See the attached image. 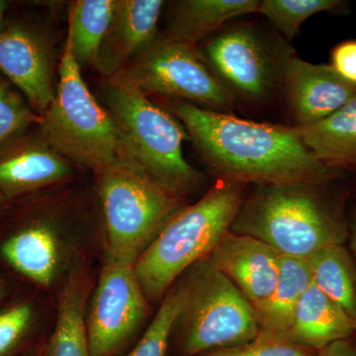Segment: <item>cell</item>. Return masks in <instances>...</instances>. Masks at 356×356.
<instances>
[{"label": "cell", "instance_id": "26", "mask_svg": "<svg viewBox=\"0 0 356 356\" xmlns=\"http://www.w3.org/2000/svg\"><path fill=\"white\" fill-rule=\"evenodd\" d=\"M179 306L180 298L177 288H170L144 336L126 356H165Z\"/></svg>", "mask_w": 356, "mask_h": 356}, {"label": "cell", "instance_id": "27", "mask_svg": "<svg viewBox=\"0 0 356 356\" xmlns=\"http://www.w3.org/2000/svg\"><path fill=\"white\" fill-rule=\"evenodd\" d=\"M314 351L292 343L284 337L259 332L250 343L206 351L203 356H312Z\"/></svg>", "mask_w": 356, "mask_h": 356}, {"label": "cell", "instance_id": "33", "mask_svg": "<svg viewBox=\"0 0 356 356\" xmlns=\"http://www.w3.org/2000/svg\"><path fill=\"white\" fill-rule=\"evenodd\" d=\"M7 202V199L2 195L1 192H0V212L1 210L6 207V204Z\"/></svg>", "mask_w": 356, "mask_h": 356}, {"label": "cell", "instance_id": "29", "mask_svg": "<svg viewBox=\"0 0 356 356\" xmlns=\"http://www.w3.org/2000/svg\"><path fill=\"white\" fill-rule=\"evenodd\" d=\"M331 67L339 76L356 86V40H346L332 48Z\"/></svg>", "mask_w": 356, "mask_h": 356}, {"label": "cell", "instance_id": "22", "mask_svg": "<svg viewBox=\"0 0 356 356\" xmlns=\"http://www.w3.org/2000/svg\"><path fill=\"white\" fill-rule=\"evenodd\" d=\"M116 0L70 2L67 43L79 67L95 69L98 53L113 16Z\"/></svg>", "mask_w": 356, "mask_h": 356}, {"label": "cell", "instance_id": "4", "mask_svg": "<svg viewBox=\"0 0 356 356\" xmlns=\"http://www.w3.org/2000/svg\"><path fill=\"white\" fill-rule=\"evenodd\" d=\"M102 91L124 147L149 177L181 197L202 186L204 175L184 158L189 137L177 117L117 77L106 79Z\"/></svg>", "mask_w": 356, "mask_h": 356}, {"label": "cell", "instance_id": "10", "mask_svg": "<svg viewBox=\"0 0 356 356\" xmlns=\"http://www.w3.org/2000/svg\"><path fill=\"white\" fill-rule=\"evenodd\" d=\"M147 313L149 301L134 266L106 261L86 318L90 355H113L139 329Z\"/></svg>", "mask_w": 356, "mask_h": 356}, {"label": "cell", "instance_id": "19", "mask_svg": "<svg viewBox=\"0 0 356 356\" xmlns=\"http://www.w3.org/2000/svg\"><path fill=\"white\" fill-rule=\"evenodd\" d=\"M90 280L83 269L70 274L58 300L57 325L48 356H91L86 327Z\"/></svg>", "mask_w": 356, "mask_h": 356}, {"label": "cell", "instance_id": "34", "mask_svg": "<svg viewBox=\"0 0 356 356\" xmlns=\"http://www.w3.org/2000/svg\"><path fill=\"white\" fill-rule=\"evenodd\" d=\"M3 296V286H2L1 283H0V299Z\"/></svg>", "mask_w": 356, "mask_h": 356}, {"label": "cell", "instance_id": "8", "mask_svg": "<svg viewBox=\"0 0 356 356\" xmlns=\"http://www.w3.org/2000/svg\"><path fill=\"white\" fill-rule=\"evenodd\" d=\"M199 53L236 103L252 105L269 102L282 88L285 65L295 55L286 40L270 38L248 22L225 25Z\"/></svg>", "mask_w": 356, "mask_h": 356}, {"label": "cell", "instance_id": "13", "mask_svg": "<svg viewBox=\"0 0 356 356\" xmlns=\"http://www.w3.org/2000/svg\"><path fill=\"white\" fill-rule=\"evenodd\" d=\"M282 88L293 127L305 128L325 120L356 95L355 84L330 65H315L293 55L285 65Z\"/></svg>", "mask_w": 356, "mask_h": 356}, {"label": "cell", "instance_id": "28", "mask_svg": "<svg viewBox=\"0 0 356 356\" xmlns=\"http://www.w3.org/2000/svg\"><path fill=\"white\" fill-rule=\"evenodd\" d=\"M32 306L21 303L0 312V356L13 350L31 324Z\"/></svg>", "mask_w": 356, "mask_h": 356}, {"label": "cell", "instance_id": "21", "mask_svg": "<svg viewBox=\"0 0 356 356\" xmlns=\"http://www.w3.org/2000/svg\"><path fill=\"white\" fill-rule=\"evenodd\" d=\"M311 284L308 259L281 254L277 284L259 316V332L287 339L300 300Z\"/></svg>", "mask_w": 356, "mask_h": 356}, {"label": "cell", "instance_id": "14", "mask_svg": "<svg viewBox=\"0 0 356 356\" xmlns=\"http://www.w3.org/2000/svg\"><path fill=\"white\" fill-rule=\"evenodd\" d=\"M165 6L161 0H116L95 70L106 79L117 76L158 36L159 21Z\"/></svg>", "mask_w": 356, "mask_h": 356}, {"label": "cell", "instance_id": "17", "mask_svg": "<svg viewBox=\"0 0 356 356\" xmlns=\"http://www.w3.org/2000/svg\"><path fill=\"white\" fill-rule=\"evenodd\" d=\"M261 0H179L168 9V38L196 46L212 36L229 21L245 14L259 13Z\"/></svg>", "mask_w": 356, "mask_h": 356}, {"label": "cell", "instance_id": "15", "mask_svg": "<svg viewBox=\"0 0 356 356\" xmlns=\"http://www.w3.org/2000/svg\"><path fill=\"white\" fill-rule=\"evenodd\" d=\"M74 163L60 156L41 137L14 142L0 152V192L8 200L69 179Z\"/></svg>", "mask_w": 356, "mask_h": 356}, {"label": "cell", "instance_id": "9", "mask_svg": "<svg viewBox=\"0 0 356 356\" xmlns=\"http://www.w3.org/2000/svg\"><path fill=\"white\" fill-rule=\"evenodd\" d=\"M113 77L149 97H175L225 114L236 107L235 98L211 72L197 47L173 41L161 33Z\"/></svg>", "mask_w": 356, "mask_h": 356}, {"label": "cell", "instance_id": "25", "mask_svg": "<svg viewBox=\"0 0 356 356\" xmlns=\"http://www.w3.org/2000/svg\"><path fill=\"white\" fill-rule=\"evenodd\" d=\"M40 122L41 116L35 113L20 91L0 76V152Z\"/></svg>", "mask_w": 356, "mask_h": 356}, {"label": "cell", "instance_id": "2", "mask_svg": "<svg viewBox=\"0 0 356 356\" xmlns=\"http://www.w3.org/2000/svg\"><path fill=\"white\" fill-rule=\"evenodd\" d=\"M322 184L254 185L231 232L257 238L280 254L308 259L348 240V192Z\"/></svg>", "mask_w": 356, "mask_h": 356}, {"label": "cell", "instance_id": "35", "mask_svg": "<svg viewBox=\"0 0 356 356\" xmlns=\"http://www.w3.org/2000/svg\"><path fill=\"white\" fill-rule=\"evenodd\" d=\"M355 192H356V184H355Z\"/></svg>", "mask_w": 356, "mask_h": 356}, {"label": "cell", "instance_id": "32", "mask_svg": "<svg viewBox=\"0 0 356 356\" xmlns=\"http://www.w3.org/2000/svg\"><path fill=\"white\" fill-rule=\"evenodd\" d=\"M8 7V2L0 0V34L6 31L8 22L6 19V11Z\"/></svg>", "mask_w": 356, "mask_h": 356}, {"label": "cell", "instance_id": "20", "mask_svg": "<svg viewBox=\"0 0 356 356\" xmlns=\"http://www.w3.org/2000/svg\"><path fill=\"white\" fill-rule=\"evenodd\" d=\"M4 259L26 277L42 286L55 278L58 264V241L47 222H35L10 236L1 248Z\"/></svg>", "mask_w": 356, "mask_h": 356}, {"label": "cell", "instance_id": "3", "mask_svg": "<svg viewBox=\"0 0 356 356\" xmlns=\"http://www.w3.org/2000/svg\"><path fill=\"white\" fill-rule=\"evenodd\" d=\"M243 184L219 180L191 205H184L165 222L134 264L147 301L165 298L173 282L205 259L231 231L245 197Z\"/></svg>", "mask_w": 356, "mask_h": 356}, {"label": "cell", "instance_id": "31", "mask_svg": "<svg viewBox=\"0 0 356 356\" xmlns=\"http://www.w3.org/2000/svg\"><path fill=\"white\" fill-rule=\"evenodd\" d=\"M348 242H350V252L353 255L356 269V208L348 218Z\"/></svg>", "mask_w": 356, "mask_h": 356}, {"label": "cell", "instance_id": "6", "mask_svg": "<svg viewBox=\"0 0 356 356\" xmlns=\"http://www.w3.org/2000/svg\"><path fill=\"white\" fill-rule=\"evenodd\" d=\"M40 137L70 163L96 175L123 149L113 117L90 92L69 44L58 65L55 98L41 116Z\"/></svg>", "mask_w": 356, "mask_h": 356}, {"label": "cell", "instance_id": "5", "mask_svg": "<svg viewBox=\"0 0 356 356\" xmlns=\"http://www.w3.org/2000/svg\"><path fill=\"white\" fill-rule=\"evenodd\" d=\"M97 178L107 233V261L135 264L184 197L156 182L127 153Z\"/></svg>", "mask_w": 356, "mask_h": 356}, {"label": "cell", "instance_id": "11", "mask_svg": "<svg viewBox=\"0 0 356 356\" xmlns=\"http://www.w3.org/2000/svg\"><path fill=\"white\" fill-rule=\"evenodd\" d=\"M0 72L42 116L55 98L54 54L48 40L20 23L0 34Z\"/></svg>", "mask_w": 356, "mask_h": 356}, {"label": "cell", "instance_id": "30", "mask_svg": "<svg viewBox=\"0 0 356 356\" xmlns=\"http://www.w3.org/2000/svg\"><path fill=\"white\" fill-rule=\"evenodd\" d=\"M317 356H356V350L348 339L330 344L324 350L318 351Z\"/></svg>", "mask_w": 356, "mask_h": 356}, {"label": "cell", "instance_id": "18", "mask_svg": "<svg viewBox=\"0 0 356 356\" xmlns=\"http://www.w3.org/2000/svg\"><path fill=\"white\" fill-rule=\"evenodd\" d=\"M295 129L324 165L341 172H356V95L325 120Z\"/></svg>", "mask_w": 356, "mask_h": 356}, {"label": "cell", "instance_id": "23", "mask_svg": "<svg viewBox=\"0 0 356 356\" xmlns=\"http://www.w3.org/2000/svg\"><path fill=\"white\" fill-rule=\"evenodd\" d=\"M312 282L337 304L356 325V269L344 245L322 248L308 259Z\"/></svg>", "mask_w": 356, "mask_h": 356}, {"label": "cell", "instance_id": "12", "mask_svg": "<svg viewBox=\"0 0 356 356\" xmlns=\"http://www.w3.org/2000/svg\"><path fill=\"white\" fill-rule=\"evenodd\" d=\"M280 257L267 243L229 231L207 259L243 293L259 320L277 284Z\"/></svg>", "mask_w": 356, "mask_h": 356}, {"label": "cell", "instance_id": "16", "mask_svg": "<svg viewBox=\"0 0 356 356\" xmlns=\"http://www.w3.org/2000/svg\"><path fill=\"white\" fill-rule=\"evenodd\" d=\"M356 334V325L313 282L300 300L287 339L312 351H320Z\"/></svg>", "mask_w": 356, "mask_h": 356}, {"label": "cell", "instance_id": "1", "mask_svg": "<svg viewBox=\"0 0 356 356\" xmlns=\"http://www.w3.org/2000/svg\"><path fill=\"white\" fill-rule=\"evenodd\" d=\"M166 106L219 180L289 185L341 177V172L318 161L293 126L243 120L178 99Z\"/></svg>", "mask_w": 356, "mask_h": 356}, {"label": "cell", "instance_id": "7", "mask_svg": "<svg viewBox=\"0 0 356 356\" xmlns=\"http://www.w3.org/2000/svg\"><path fill=\"white\" fill-rule=\"evenodd\" d=\"M184 274L175 286L180 306L175 329L181 334L185 355L241 346L259 336L254 309L207 257Z\"/></svg>", "mask_w": 356, "mask_h": 356}, {"label": "cell", "instance_id": "24", "mask_svg": "<svg viewBox=\"0 0 356 356\" xmlns=\"http://www.w3.org/2000/svg\"><path fill=\"white\" fill-rule=\"evenodd\" d=\"M339 0H261L259 13L266 17L286 41H292L308 18L322 13L341 10Z\"/></svg>", "mask_w": 356, "mask_h": 356}]
</instances>
